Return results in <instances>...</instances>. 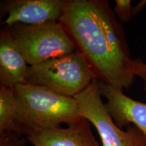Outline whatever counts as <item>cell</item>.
<instances>
[{"mask_svg": "<svg viewBox=\"0 0 146 146\" xmlns=\"http://www.w3.org/2000/svg\"><path fill=\"white\" fill-rule=\"evenodd\" d=\"M98 81L123 91L134 83L122 24L107 0H64L59 18Z\"/></svg>", "mask_w": 146, "mask_h": 146, "instance_id": "1", "label": "cell"}, {"mask_svg": "<svg viewBox=\"0 0 146 146\" xmlns=\"http://www.w3.org/2000/svg\"><path fill=\"white\" fill-rule=\"evenodd\" d=\"M14 91L19 104V123L23 133L59 127L81 119L77 101L47 87L18 84Z\"/></svg>", "mask_w": 146, "mask_h": 146, "instance_id": "2", "label": "cell"}, {"mask_svg": "<svg viewBox=\"0 0 146 146\" xmlns=\"http://www.w3.org/2000/svg\"><path fill=\"white\" fill-rule=\"evenodd\" d=\"M96 79L88 64L78 52L29 66L26 83L45 87L74 98Z\"/></svg>", "mask_w": 146, "mask_h": 146, "instance_id": "3", "label": "cell"}, {"mask_svg": "<svg viewBox=\"0 0 146 146\" xmlns=\"http://www.w3.org/2000/svg\"><path fill=\"white\" fill-rule=\"evenodd\" d=\"M6 27L29 66L76 51L72 40L58 21L35 25L17 24Z\"/></svg>", "mask_w": 146, "mask_h": 146, "instance_id": "4", "label": "cell"}, {"mask_svg": "<svg viewBox=\"0 0 146 146\" xmlns=\"http://www.w3.org/2000/svg\"><path fill=\"white\" fill-rule=\"evenodd\" d=\"M98 81L95 79L76 95L81 116L96 128L102 146H146V137L141 130L130 125L123 131L110 116L102 102Z\"/></svg>", "mask_w": 146, "mask_h": 146, "instance_id": "5", "label": "cell"}, {"mask_svg": "<svg viewBox=\"0 0 146 146\" xmlns=\"http://www.w3.org/2000/svg\"><path fill=\"white\" fill-rule=\"evenodd\" d=\"M64 0H12L1 7L8 17L3 22L6 26L17 24L35 25L57 22L61 15Z\"/></svg>", "mask_w": 146, "mask_h": 146, "instance_id": "6", "label": "cell"}, {"mask_svg": "<svg viewBox=\"0 0 146 146\" xmlns=\"http://www.w3.org/2000/svg\"><path fill=\"white\" fill-rule=\"evenodd\" d=\"M90 125L89 120L82 118L66 127L30 131L26 133L27 139L33 146H102Z\"/></svg>", "mask_w": 146, "mask_h": 146, "instance_id": "7", "label": "cell"}, {"mask_svg": "<svg viewBox=\"0 0 146 146\" xmlns=\"http://www.w3.org/2000/svg\"><path fill=\"white\" fill-rule=\"evenodd\" d=\"M102 96L106 98L105 108L118 127L135 126L146 137V103L136 101L125 95L123 91L98 81Z\"/></svg>", "mask_w": 146, "mask_h": 146, "instance_id": "8", "label": "cell"}, {"mask_svg": "<svg viewBox=\"0 0 146 146\" xmlns=\"http://www.w3.org/2000/svg\"><path fill=\"white\" fill-rule=\"evenodd\" d=\"M20 52L8 27L0 33V83L14 89L18 84L26 83L29 66Z\"/></svg>", "mask_w": 146, "mask_h": 146, "instance_id": "9", "label": "cell"}, {"mask_svg": "<svg viewBox=\"0 0 146 146\" xmlns=\"http://www.w3.org/2000/svg\"><path fill=\"white\" fill-rule=\"evenodd\" d=\"M23 133L19 123V104L14 89L0 86V132Z\"/></svg>", "mask_w": 146, "mask_h": 146, "instance_id": "10", "label": "cell"}, {"mask_svg": "<svg viewBox=\"0 0 146 146\" xmlns=\"http://www.w3.org/2000/svg\"><path fill=\"white\" fill-rule=\"evenodd\" d=\"M114 12L120 21L127 23L130 21L133 17L131 0H116Z\"/></svg>", "mask_w": 146, "mask_h": 146, "instance_id": "11", "label": "cell"}, {"mask_svg": "<svg viewBox=\"0 0 146 146\" xmlns=\"http://www.w3.org/2000/svg\"><path fill=\"white\" fill-rule=\"evenodd\" d=\"M18 134L12 131L0 132V146H25V141L18 137Z\"/></svg>", "mask_w": 146, "mask_h": 146, "instance_id": "12", "label": "cell"}, {"mask_svg": "<svg viewBox=\"0 0 146 146\" xmlns=\"http://www.w3.org/2000/svg\"><path fill=\"white\" fill-rule=\"evenodd\" d=\"M133 70L135 76H139L143 80L144 91L146 94V63L143 62L139 59L133 60Z\"/></svg>", "mask_w": 146, "mask_h": 146, "instance_id": "13", "label": "cell"}, {"mask_svg": "<svg viewBox=\"0 0 146 146\" xmlns=\"http://www.w3.org/2000/svg\"><path fill=\"white\" fill-rule=\"evenodd\" d=\"M146 5V0H143V1H140L138 4H137L135 7H133L132 9V13L133 16L136 15L137 14L141 11L142 9L144 8V6Z\"/></svg>", "mask_w": 146, "mask_h": 146, "instance_id": "14", "label": "cell"}]
</instances>
